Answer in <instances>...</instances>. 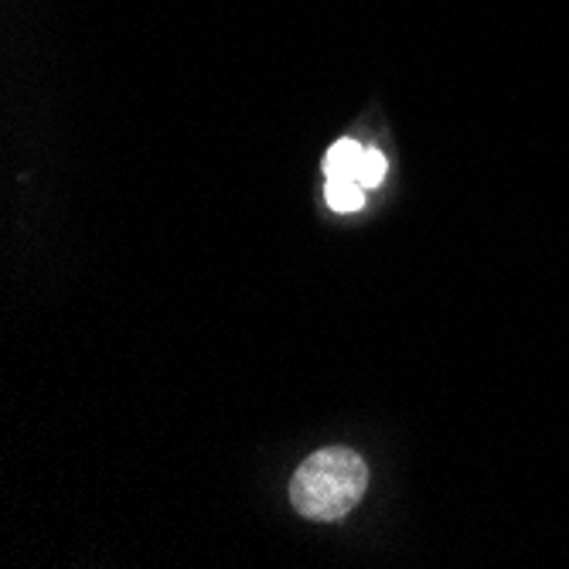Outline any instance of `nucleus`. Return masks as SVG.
Returning a JSON list of instances; mask_svg holds the SVG:
<instances>
[{"instance_id":"f257e3e1","label":"nucleus","mask_w":569,"mask_h":569,"mask_svg":"<svg viewBox=\"0 0 569 569\" xmlns=\"http://www.w3.org/2000/svg\"><path fill=\"white\" fill-rule=\"evenodd\" d=\"M369 491V463L348 447L310 453L290 481V505L310 522H341Z\"/></svg>"},{"instance_id":"f03ea898","label":"nucleus","mask_w":569,"mask_h":569,"mask_svg":"<svg viewBox=\"0 0 569 569\" xmlns=\"http://www.w3.org/2000/svg\"><path fill=\"white\" fill-rule=\"evenodd\" d=\"M386 168H389L386 153L358 143V140H348V137L331 143L328 158H325V178H351L366 191H372L386 181Z\"/></svg>"},{"instance_id":"7ed1b4c3","label":"nucleus","mask_w":569,"mask_h":569,"mask_svg":"<svg viewBox=\"0 0 569 569\" xmlns=\"http://www.w3.org/2000/svg\"><path fill=\"white\" fill-rule=\"evenodd\" d=\"M366 194L369 191L351 178H328L325 181V198L335 212H358L361 204H366Z\"/></svg>"}]
</instances>
